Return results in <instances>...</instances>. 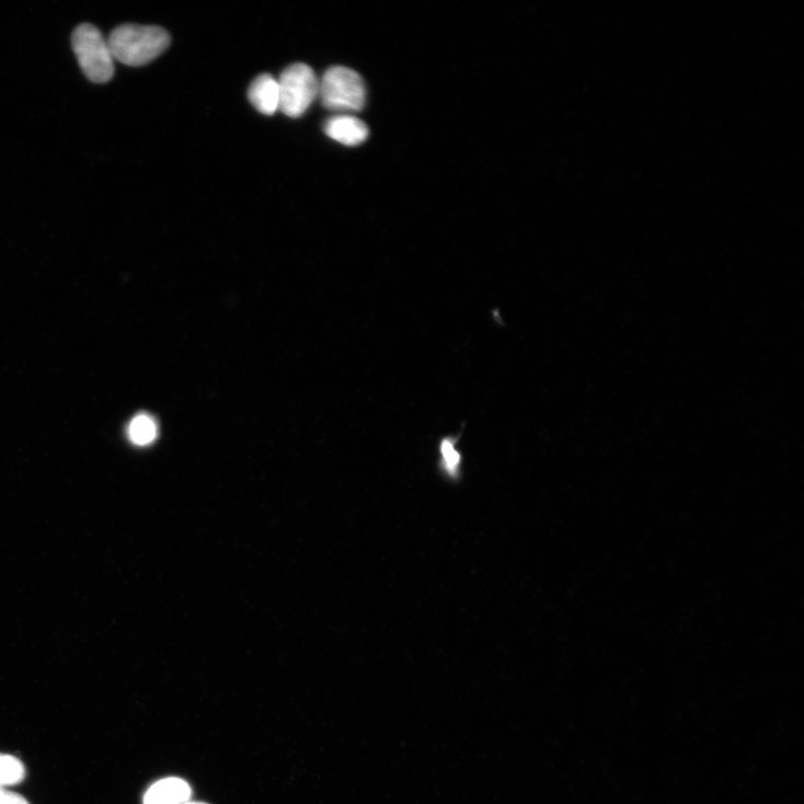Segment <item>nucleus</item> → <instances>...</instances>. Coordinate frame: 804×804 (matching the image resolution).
<instances>
[{"instance_id":"obj_2","label":"nucleus","mask_w":804,"mask_h":804,"mask_svg":"<svg viewBox=\"0 0 804 804\" xmlns=\"http://www.w3.org/2000/svg\"><path fill=\"white\" fill-rule=\"evenodd\" d=\"M319 99L335 112H357L366 105L367 89L364 79L344 67L330 68L320 80Z\"/></svg>"},{"instance_id":"obj_6","label":"nucleus","mask_w":804,"mask_h":804,"mask_svg":"<svg viewBox=\"0 0 804 804\" xmlns=\"http://www.w3.org/2000/svg\"><path fill=\"white\" fill-rule=\"evenodd\" d=\"M192 796L189 784L179 778H166L154 783L146 793L145 804H186Z\"/></svg>"},{"instance_id":"obj_7","label":"nucleus","mask_w":804,"mask_h":804,"mask_svg":"<svg viewBox=\"0 0 804 804\" xmlns=\"http://www.w3.org/2000/svg\"><path fill=\"white\" fill-rule=\"evenodd\" d=\"M249 100L264 116H273L279 110L277 80L269 74L257 77L249 89Z\"/></svg>"},{"instance_id":"obj_4","label":"nucleus","mask_w":804,"mask_h":804,"mask_svg":"<svg viewBox=\"0 0 804 804\" xmlns=\"http://www.w3.org/2000/svg\"><path fill=\"white\" fill-rule=\"evenodd\" d=\"M278 82L279 111L290 118H300L319 97L320 80L305 64L285 69Z\"/></svg>"},{"instance_id":"obj_1","label":"nucleus","mask_w":804,"mask_h":804,"mask_svg":"<svg viewBox=\"0 0 804 804\" xmlns=\"http://www.w3.org/2000/svg\"><path fill=\"white\" fill-rule=\"evenodd\" d=\"M170 42L165 30L136 24L122 25L107 38L114 61L133 68L147 66L158 59Z\"/></svg>"},{"instance_id":"obj_5","label":"nucleus","mask_w":804,"mask_h":804,"mask_svg":"<svg viewBox=\"0 0 804 804\" xmlns=\"http://www.w3.org/2000/svg\"><path fill=\"white\" fill-rule=\"evenodd\" d=\"M323 129L329 138L348 147H357L369 137L366 124L351 114H337L328 119Z\"/></svg>"},{"instance_id":"obj_3","label":"nucleus","mask_w":804,"mask_h":804,"mask_svg":"<svg viewBox=\"0 0 804 804\" xmlns=\"http://www.w3.org/2000/svg\"><path fill=\"white\" fill-rule=\"evenodd\" d=\"M72 46L85 77L103 84L114 76V59L102 33L91 24H82L72 35Z\"/></svg>"},{"instance_id":"obj_10","label":"nucleus","mask_w":804,"mask_h":804,"mask_svg":"<svg viewBox=\"0 0 804 804\" xmlns=\"http://www.w3.org/2000/svg\"><path fill=\"white\" fill-rule=\"evenodd\" d=\"M26 776L21 760L8 755H0V788L21 783Z\"/></svg>"},{"instance_id":"obj_9","label":"nucleus","mask_w":804,"mask_h":804,"mask_svg":"<svg viewBox=\"0 0 804 804\" xmlns=\"http://www.w3.org/2000/svg\"><path fill=\"white\" fill-rule=\"evenodd\" d=\"M158 435L156 422L148 415L141 414L135 417L129 426L130 439L139 446L151 444Z\"/></svg>"},{"instance_id":"obj_11","label":"nucleus","mask_w":804,"mask_h":804,"mask_svg":"<svg viewBox=\"0 0 804 804\" xmlns=\"http://www.w3.org/2000/svg\"><path fill=\"white\" fill-rule=\"evenodd\" d=\"M0 804H30L22 795L0 788Z\"/></svg>"},{"instance_id":"obj_8","label":"nucleus","mask_w":804,"mask_h":804,"mask_svg":"<svg viewBox=\"0 0 804 804\" xmlns=\"http://www.w3.org/2000/svg\"><path fill=\"white\" fill-rule=\"evenodd\" d=\"M457 440L455 437H445L439 443V467L440 470L450 480H457L461 475L462 453L456 448Z\"/></svg>"},{"instance_id":"obj_12","label":"nucleus","mask_w":804,"mask_h":804,"mask_svg":"<svg viewBox=\"0 0 804 804\" xmlns=\"http://www.w3.org/2000/svg\"><path fill=\"white\" fill-rule=\"evenodd\" d=\"M186 804H206V803H200V802H191V801H189V802H187Z\"/></svg>"}]
</instances>
